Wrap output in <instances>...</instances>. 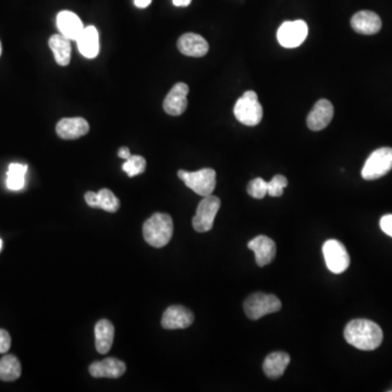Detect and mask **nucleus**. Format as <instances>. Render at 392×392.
<instances>
[{
    "label": "nucleus",
    "instance_id": "1",
    "mask_svg": "<svg viewBox=\"0 0 392 392\" xmlns=\"http://www.w3.org/2000/svg\"><path fill=\"white\" fill-rule=\"evenodd\" d=\"M348 343L362 351H373L384 339L383 330L376 322L368 320H354L344 329Z\"/></svg>",
    "mask_w": 392,
    "mask_h": 392
},
{
    "label": "nucleus",
    "instance_id": "2",
    "mask_svg": "<svg viewBox=\"0 0 392 392\" xmlns=\"http://www.w3.org/2000/svg\"><path fill=\"white\" fill-rule=\"evenodd\" d=\"M174 234V222L168 214L155 213L143 225V236L149 246L163 248L170 242Z\"/></svg>",
    "mask_w": 392,
    "mask_h": 392
},
{
    "label": "nucleus",
    "instance_id": "3",
    "mask_svg": "<svg viewBox=\"0 0 392 392\" xmlns=\"http://www.w3.org/2000/svg\"><path fill=\"white\" fill-rule=\"evenodd\" d=\"M234 113L242 125L248 127L258 125L263 119V107L255 91H246L234 105Z\"/></svg>",
    "mask_w": 392,
    "mask_h": 392
},
{
    "label": "nucleus",
    "instance_id": "4",
    "mask_svg": "<svg viewBox=\"0 0 392 392\" xmlns=\"http://www.w3.org/2000/svg\"><path fill=\"white\" fill-rule=\"evenodd\" d=\"M178 177L189 189L204 198L212 195L216 188V171L212 168L201 169L194 172L179 170Z\"/></svg>",
    "mask_w": 392,
    "mask_h": 392
},
{
    "label": "nucleus",
    "instance_id": "5",
    "mask_svg": "<svg viewBox=\"0 0 392 392\" xmlns=\"http://www.w3.org/2000/svg\"><path fill=\"white\" fill-rule=\"evenodd\" d=\"M244 312L250 320H258L282 308V301L274 294H252L244 302Z\"/></svg>",
    "mask_w": 392,
    "mask_h": 392
},
{
    "label": "nucleus",
    "instance_id": "6",
    "mask_svg": "<svg viewBox=\"0 0 392 392\" xmlns=\"http://www.w3.org/2000/svg\"><path fill=\"white\" fill-rule=\"evenodd\" d=\"M392 169V148L381 147L376 149L368 157L362 169V177L365 180H376L386 176Z\"/></svg>",
    "mask_w": 392,
    "mask_h": 392
},
{
    "label": "nucleus",
    "instance_id": "7",
    "mask_svg": "<svg viewBox=\"0 0 392 392\" xmlns=\"http://www.w3.org/2000/svg\"><path fill=\"white\" fill-rule=\"evenodd\" d=\"M322 254L328 270L334 274H342L349 268V253L340 241L334 239L326 241L322 246Z\"/></svg>",
    "mask_w": 392,
    "mask_h": 392
},
{
    "label": "nucleus",
    "instance_id": "8",
    "mask_svg": "<svg viewBox=\"0 0 392 392\" xmlns=\"http://www.w3.org/2000/svg\"><path fill=\"white\" fill-rule=\"evenodd\" d=\"M220 208V200L214 195L205 196L198 204L192 224L195 232H207L214 226L215 217Z\"/></svg>",
    "mask_w": 392,
    "mask_h": 392
},
{
    "label": "nucleus",
    "instance_id": "9",
    "mask_svg": "<svg viewBox=\"0 0 392 392\" xmlns=\"http://www.w3.org/2000/svg\"><path fill=\"white\" fill-rule=\"evenodd\" d=\"M308 27L302 20L286 21L278 30L277 39L284 49H296L308 37Z\"/></svg>",
    "mask_w": 392,
    "mask_h": 392
},
{
    "label": "nucleus",
    "instance_id": "10",
    "mask_svg": "<svg viewBox=\"0 0 392 392\" xmlns=\"http://www.w3.org/2000/svg\"><path fill=\"white\" fill-rule=\"evenodd\" d=\"M194 322L192 312L184 306L172 305L165 310L161 318V326L165 329H186Z\"/></svg>",
    "mask_w": 392,
    "mask_h": 392
},
{
    "label": "nucleus",
    "instance_id": "11",
    "mask_svg": "<svg viewBox=\"0 0 392 392\" xmlns=\"http://www.w3.org/2000/svg\"><path fill=\"white\" fill-rule=\"evenodd\" d=\"M189 87L186 83H177L164 101V110L170 116H180L188 107Z\"/></svg>",
    "mask_w": 392,
    "mask_h": 392
},
{
    "label": "nucleus",
    "instance_id": "12",
    "mask_svg": "<svg viewBox=\"0 0 392 392\" xmlns=\"http://www.w3.org/2000/svg\"><path fill=\"white\" fill-rule=\"evenodd\" d=\"M334 118V106L327 99H320L308 113L306 123L312 131H320L331 122Z\"/></svg>",
    "mask_w": 392,
    "mask_h": 392
},
{
    "label": "nucleus",
    "instance_id": "13",
    "mask_svg": "<svg viewBox=\"0 0 392 392\" xmlns=\"http://www.w3.org/2000/svg\"><path fill=\"white\" fill-rule=\"evenodd\" d=\"M89 125L85 119L63 118L56 125V132L63 140H77L89 133Z\"/></svg>",
    "mask_w": 392,
    "mask_h": 392
},
{
    "label": "nucleus",
    "instance_id": "14",
    "mask_svg": "<svg viewBox=\"0 0 392 392\" xmlns=\"http://www.w3.org/2000/svg\"><path fill=\"white\" fill-rule=\"evenodd\" d=\"M248 248L255 253L256 264L264 267L270 264L276 256V244L266 236H258L248 242Z\"/></svg>",
    "mask_w": 392,
    "mask_h": 392
},
{
    "label": "nucleus",
    "instance_id": "15",
    "mask_svg": "<svg viewBox=\"0 0 392 392\" xmlns=\"http://www.w3.org/2000/svg\"><path fill=\"white\" fill-rule=\"evenodd\" d=\"M178 49L183 55L188 57H204L208 51L210 45L207 43L204 37L198 34L186 33L183 34L182 37L178 39Z\"/></svg>",
    "mask_w": 392,
    "mask_h": 392
},
{
    "label": "nucleus",
    "instance_id": "16",
    "mask_svg": "<svg viewBox=\"0 0 392 392\" xmlns=\"http://www.w3.org/2000/svg\"><path fill=\"white\" fill-rule=\"evenodd\" d=\"M89 374L94 378H116L121 377L127 371V366L120 360L115 358H107L103 361L94 362L89 365Z\"/></svg>",
    "mask_w": 392,
    "mask_h": 392
},
{
    "label": "nucleus",
    "instance_id": "17",
    "mask_svg": "<svg viewBox=\"0 0 392 392\" xmlns=\"http://www.w3.org/2000/svg\"><path fill=\"white\" fill-rule=\"evenodd\" d=\"M381 20L377 13L363 10L360 13H355L351 19V27L356 33L363 34V35H374L378 33L381 29Z\"/></svg>",
    "mask_w": 392,
    "mask_h": 392
},
{
    "label": "nucleus",
    "instance_id": "18",
    "mask_svg": "<svg viewBox=\"0 0 392 392\" xmlns=\"http://www.w3.org/2000/svg\"><path fill=\"white\" fill-rule=\"evenodd\" d=\"M84 198L91 208H101L108 213L118 212L120 208V201L108 189H101L99 193L87 192Z\"/></svg>",
    "mask_w": 392,
    "mask_h": 392
},
{
    "label": "nucleus",
    "instance_id": "19",
    "mask_svg": "<svg viewBox=\"0 0 392 392\" xmlns=\"http://www.w3.org/2000/svg\"><path fill=\"white\" fill-rule=\"evenodd\" d=\"M57 27H58L61 35L70 41L71 39L77 41L84 30V25L80 18L75 13L67 11V10L61 11L57 15Z\"/></svg>",
    "mask_w": 392,
    "mask_h": 392
},
{
    "label": "nucleus",
    "instance_id": "20",
    "mask_svg": "<svg viewBox=\"0 0 392 392\" xmlns=\"http://www.w3.org/2000/svg\"><path fill=\"white\" fill-rule=\"evenodd\" d=\"M77 49L81 55L84 56L85 58H96L99 53V37L96 27H84L82 33L77 39Z\"/></svg>",
    "mask_w": 392,
    "mask_h": 392
},
{
    "label": "nucleus",
    "instance_id": "21",
    "mask_svg": "<svg viewBox=\"0 0 392 392\" xmlns=\"http://www.w3.org/2000/svg\"><path fill=\"white\" fill-rule=\"evenodd\" d=\"M290 363L289 354L286 352H272L265 359L263 364L265 375L272 379H278L284 375Z\"/></svg>",
    "mask_w": 392,
    "mask_h": 392
},
{
    "label": "nucleus",
    "instance_id": "22",
    "mask_svg": "<svg viewBox=\"0 0 392 392\" xmlns=\"http://www.w3.org/2000/svg\"><path fill=\"white\" fill-rule=\"evenodd\" d=\"M95 347L99 354L110 351L115 336V327L108 320H101L95 325Z\"/></svg>",
    "mask_w": 392,
    "mask_h": 392
},
{
    "label": "nucleus",
    "instance_id": "23",
    "mask_svg": "<svg viewBox=\"0 0 392 392\" xmlns=\"http://www.w3.org/2000/svg\"><path fill=\"white\" fill-rule=\"evenodd\" d=\"M49 49L53 51L56 63L61 67L69 65L71 61L70 39L63 37L61 34H56L49 39Z\"/></svg>",
    "mask_w": 392,
    "mask_h": 392
},
{
    "label": "nucleus",
    "instance_id": "24",
    "mask_svg": "<svg viewBox=\"0 0 392 392\" xmlns=\"http://www.w3.org/2000/svg\"><path fill=\"white\" fill-rule=\"evenodd\" d=\"M21 373V364L15 355L7 354L0 360V380L15 381L19 379Z\"/></svg>",
    "mask_w": 392,
    "mask_h": 392
},
{
    "label": "nucleus",
    "instance_id": "25",
    "mask_svg": "<svg viewBox=\"0 0 392 392\" xmlns=\"http://www.w3.org/2000/svg\"><path fill=\"white\" fill-rule=\"evenodd\" d=\"M27 165L11 164L7 172V186L13 191L21 190L25 186Z\"/></svg>",
    "mask_w": 392,
    "mask_h": 392
},
{
    "label": "nucleus",
    "instance_id": "26",
    "mask_svg": "<svg viewBox=\"0 0 392 392\" xmlns=\"http://www.w3.org/2000/svg\"><path fill=\"white\" fill-rule=\"evenodd\" d=\"M122 169L125 174L132 178V177L144 172L146 169V160L144 157L139 156V155H131L130 158L127 159V161L122 165Z\"/></svg>",
    "mask_w": 392,
    "mask_h": 392
},
{
    "label": "nucleus",
    "instance_id": "27",
    "mask_svg": "<svg viewBox=\"0 0 392 392\" xmlns=\"http://www.w3.org/2000/svg\"><path fill=\"white\" fill-rule=\"evenodd\" d=\"M248 193L252 198L262 200L268 194V182L262 178H256L250 181L248 184Z\"/></svg>",
    "mask_w": 392,
    "mask_h": 392
},
{
    "label": "nucleus",
    "instance_id": "28",
    "mask_svg": "<svg viewBox=\"0 0 392 392\" xmlns=\"http://www.w3.org/2000/svg\"><path fill=\"white\" fill-rule=\"evenodd\" d=\"M288 186V180L282 175H277L268 182V194L272 198H279L284 194V189Z\"/></svg>",
    "mask_w": 392,
    "mask_h": 392
},
{
    "label": "nucleus",
    "instance_id": "29",
    "mask_svg": "<svg viewBox=\"0 0 392 392\" xmlns=\"http://www.w3.org/2000/svg\"><path fill=\"white\" fill-rule=\"evenodd\" d=\"M11 347V338L9 332L0 329V353H7Z\"/></svg>",
    "mask_w": 392,
    "mask_h": 392
},
{
    "label": "nucleus",
    "instance_id": "30",
    "mask_svg": "<svg viewBox=\"0 0 392 392\" xmlns=\"http://www.w3.org/2000/svg\"><path fill=\"white\" fill-rule=\"evenodd\" d=\"M380 228L386 234L392 238V214L386 215L380 219Z\"/></svg>",
    "mask_w": 392,
    "mask_h": 392
},
{
    "label": "nucleus",
    "instance_id": "31",
    "mask_svg": "<svg viewBox=\"0 0 392 392\" xmlns=\"http://www.w3.org/2000/svg\"><path fill=\"white\" fill-rule=\"evenodd\" d=\"M118 156L127 160V159L131 157L130 149H129L128 147H121V148L119 149Z\"/></svg>",
    "mask_w": 392,
    "mask_h": 392
},
{
    "label": "nucleus",
    "instance_id": "32",
    "mask_svg": "<svg viewBox=\"0 0 392 392\" xmlns=\"http://www.w3.org/2000/svg\"><path fill=\"white\" fill-rule=\"evenodd\" d=\"M151 4H152V0H134V5L141 9L148 7Z\"/></svg>",
    "mask_w": 392,
    "mask_h": 392
},
{
    "label": "nucleus",
    "instance_id": "33",
    "mask_svg": "<svg viewBox=\"0 0 392 392\" xmlns=\"http://www.w3.org/2000/svg\"><path fill=\"white\" fill-rule=\"evenodd\" d=\"M172 3L176 7H188L192 0H172Z\"/></svg>",
    "mask_w": 392,
    "mask_h": 392
},
{
    "label": "nucleus",
    "instance_id": "34",
    "mask_svg": "<svg viewBox=\"0 0 392 392\" xmlns=\"http://www.w3.org/2000/svg\"><path fill=\"white\" fill-rule=\"evenodd\" d=\"M1 246H3V241L0 240V250H1Z\"/></svg>",
    "mask_w": 392,
    "mask_h": 392
},
{
    "label": "nucleus",
    "instance_id": "35",
    "mask_svg": "<svg viewBox=\"0 0 392 392\" xmlns=\"http://www.w3.org/2000/svg\"><path fill=\"white\" fill-rule=\"evenodd\" d=\"M0 55H1V44H0Z\"/></svg>",
    "mask_w": 392,
    "mask_h": 392
}]
</instances>
